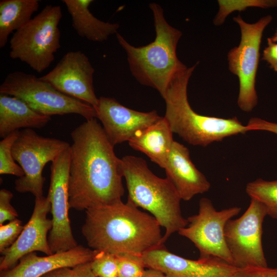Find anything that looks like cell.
Here are the masks:
<instances>
[{
	"instance_id": "6da1fadb",
	"label": "cell",
	"mask_w": 277,
	"mask_h": 277,
	"mask_svg": "<svg viewBox=\"0 0 277 277\" xmlns=\"http://www.w3.org/2000/svg\"><path fill=\"white\" fill-rule=\"evenodd\" d=\"M71 137L70 208L86 211L122 202L125 191L122 160L96 118L86 120Z\"/></svg>"
},
{
	"instance_id": "7a4b0ae2",
	"label": "cell",
	"mask_w": 277,
	"mask_h": 277,
	"mask_svg": "<svg viewBox=\"0 0 277 277\" xmlns=\"http://www.w3.org/2000/svg\"><path fill=\"white\" fill-rule=\"evenodd\" d=\"M161 227L151 214L127 201L86 210L82 233L93 250L142 255L164 245Z\"/></svg>"
},
{
	"instance_id": "3957f363",
	"label": "cell",
	"mask_w": 277,
	"mask_h": 277,
	"mask_svg": "<svg viewBox=\"0 0 277 277\" xmlns=\"http://www.w3.org/2000/svg\"><path fill=\"white\" fill-rule=\"evenodd\" d=\"M155 31L154 40L147 45L135 47L117 33L119 44L124 49L130 71L142 85L156 89L163 98L168 88L181 71L187 67L178 58L176 48L182 35L165 19L161 6L150 3Z\"/></svg>"
},
{
	"instance_id": "277c9868",
	"label": "cell",
	"mask_w": 277,
	"mask_h": 277,
	"mask_svg": "<svg viewBox=\"0 0 277 277\" xmlns=\"http://www.w3.org/2000/svg\"><path fill=\"white\" fill-rule=\"evenodd\" d=\"M197 64L180 72L163 97L166 104L164 117L172 132L191 145L206 147L227 137L249 131L247 125L236 117L223 118L203 115L192 109L188 100L187 88Z\"/></svg>"
},
{
	"instance_id": "5b68a950",
	"label": "cell",
	"mask_w": 277,
	"mask_h": 277,
	"mask_svg": "<svg viewBox=\"0 0 277 277\" xmlns=\"http://www.w3.org/2000/svg\"><path fill=\"white\" fill-rule=\"evenodd\" d=\"M121 160L127 201L148 211L165 229L164 245L172 234L188 225L181 211L182 200L171 182L155 175L142 158L126 155Z\"/></svg>"
},
{
	"instance_id": "8992f818",
	"label": "cell",
	"mask_w": 277,
	"mask_h": 277,
	"mask_svg": "<svg viewBox=\"0 0 277 277\" xmlns=\"http://www.w3.org/2000/svg\"><path fill=\"white\" fill-rule=\"evenodd\" d=\"M62 17L60 6H45L14 32L10 40V57L25 63L37 73L45 70L61 47L58 25Z\"/></svg>"
},
{
	"instance_id": "52a82bcc",
	"label": "cell",
	"mask_w": 277,
	"mask_h": 277,
	"mask_svg": "<svg viewBox=\"0 0 277 277\" xmlns=\"http://www.w3.org/2000/svg\"><path fill=\"white\" fill-rule=\"evenodd\" d=\"M0 93L19 98L45 115L77 114L86 120L96 118L93 106L62 93L32 74L9 73L0 85Z\"/></svg>"
},
{
	"instance_id": "ba28073f",
	"label": "cell",
	"mask_w": 277,
	"mask_h": 277,
	"mask_svg": "<svg viewBox=\"0 0 277 277\" xmlns=\"http://www.w3.org/2000/svg\"><path fill=\"white\" fill-rule=\"evenodd\" d=\"M233 19L240 27L241 40L239 45L228 53V68L239 79L238 106L244 111L250 112L258 101L255 81L262 38L272 16L266 15L252 24L246 22L240 15Z\"/></svg>"
},
{
	"instance_id": "9c48e42d",
	"label": "cell",
	"mask_w": 277,
	"mask_h": 277,
	"mask_svg": "<svg viewBox=\"0 0 277 277\" xmlns=\"http://www.w3.org/2000/svg\"><path fill=\"white\" fill-rule=\"evenodd\" d=\"M70 146L66 141L41 136L32 129L19 131L12 153L24 175L15 181V190L20 193H31L35 197L43 196L45 178L42 172L45 166Z\"/></svg>"
},
{
	"instance_id": "30bf717a",
	"label": "cell",
	"mask_w": 277,
	"mask_h": 277,
	"mask_svg": "<svg viewBox=\"0 0 277 277\" xmlns=\"http://www.w3.org/2000/svg\"><path fill=\"white\" fill-rule=\"evenodd\" d=\"M199 206L197 213L187 219L188 225L178 233L194 244L199 251V258H217L233 265L224 228L227 222L240 212L241 208L232 207L217 211L211 201L206 197L200 200Z\"/></svg>"
},
{
	"instance_id": "8fae6325",
	"label": "cell",
	"mask_w": 277,
	"mask_h": 277,
	"mask_svg": "<svg viewBox=\"0 0 277 277\" xmlns=\"http://www.w3.org/2000/svg\"><path fill=\"white\" fill-rule=\"evenodd\" d=\"M266 215L265 206L251 199L242 216L230 219L226 224L224 237L235 267L268 266L262 240L263 223Z\"/></svg>"
},
{
	"instance_id": "7c38bea8",
	"label": "cell",
	"mask_w": 277,
	"mask_h": 277,
	"mask_svg": "<svg viewBox=\"0 0 277 277\" xmlns=\"http://www.w3.org/2000/svg\"><path fill=\"white\" fill-rule=\"evenodd\" d=\"M70 146L52 162L47 196L51 203L52 226L48 237L53 254L70 250L78 245L74 239L69 217V176Z\"/></svg>"
},
{
	"instance_id": "4fadbf2b",
	"label": "cell",
	"mask_w": 277,
	"mask_h": 277,
	"mask_svg": "<svg viewBox=\"0 0 277 277\" xmlns=\"http://www.w3.org/2000/svg\"><path fill=\"white\" fill-rule=\"evenodd\" d=\"M94 69L81 51H71L63 55L48 73L39 77L67 95L86 103L94 109L98 103L93 86Z\"/></svg>"
},
{
	"instance_id": "5bb4252c",
	"label": "cell",
	"mask_w": 277,
	"mask_h": 277,
	"mask_svg": "<svg viewBox=\"0 0 277 277\" xmlns=\"http://www.w3.org/2000/svg\"><path fill=\"white\" fill-rule=\"evenodd\" d=\"M147 268L167 277H233L238 268L214 257L188 259L169 251L164 245L142 255Z\"/></svg>"
},
{
	"instance_id": "9a60e30c",
	"label": "cell",
	"mask_w": 277,
	"mask_h": 277,
	"mask_svg": "<svg viewBox=\"0 0 277 277\" xmlns=\"http://www.w3.org/2000/svg\"><path fill=\"white\" fill-rule=\"evenodd\" d=\"M51 210L48 196L35 197L33 212L15 243L4 251L0 263L1 271L8 270L25 255L40 251L47 255L53 254L47 235L52 226V220L47 218Z\"/></svg>"
},
{
	"instance_id": "2e32d148",
	"label": "cell",
	"mask_w": 277,
	"mask_h": 277,
	"mask_svg": "<svg viewBox=\"0 0 277 277\" xmlns=\"http://www.w3.org/2000/svg\"><path fill=\"white\" fill-rule=\"evenodd\" d=\"M96 118L111 144L129 142L137 133L152 125L162 116L155 110L144 112L132 110L114 98L101 96L95 108Z\"/></svg>"
},
{
	"instance_id": "e0dca14e",
	"label": "cell",
	"mask_w": 277,
	"mask_h": 277,
	"mask_svg": "<svg viewBox=\"0 0 277 277\" xmlns=\"http://www.w3.org/2000/svg\"><path fill=\"white\" fill-rule=\"evenodd\" d=\"M97 252L77 245L70 250L45 256L31 252L22 257L16 266L1 271L0 277H42L58 268L72 267L91 262Z\"/></svg>"
},
{
	"instance_id": "ac0fdd59",
	"label": "cell",
	"mask_w": 277,
	"mask_h": 277,
	"mask_svg": "<svg viewBox=\"0 0 277 277\" xmlns=\"http://www.w3.org/2000/svg\"><path fill=\"white\" fill-rule=\"evenodd\" d=\"M166 177L173 184L182 200L207 192L210 184L191 161L189 149L174 141L166 165Z\"/></svg>"
},
{
	"instance_id": "d6986e66",
	"label": "cell",
	"mask_w": 277,
	"mask_h": 277,
	"mask_svg": "<svg viewBox=\"0 0 277 277\" xmlns=\"http://www.w3.org/2000/svg\"><path fill=\"white\" fill-rule=\"evenodd\" d=\"M51 120L31 108L21 99L0 94V136L4 138L21 128H41Z\"/></svg>"
},
{
	"instance_id": "ffe728a7",
	"label": "cell",
	"mask_w": 277,
	"mask_h": 277,
	"mask_svg": "<svg viewBox=\"0 0 277 277\" xmlns=\"http://www.w3.org/2000/svg\"><path fill=\"white\" fill-rule=\"evenodd\" d=\"M173 132L164 117L137 133L129 142L131 147L146 155L164 169L174 142Z\"/></svg>"
},
{
	"instance_id": "44dd1931",
	"label": "cell",
	"mask_w": 277,
	"mask_h": 277,
	"mask_svg": "<svg viewBox=\"0 0 277 277\" xmlns=\"http://www.w3.org/2000/svg\"><path fill=\"white\" fill-rule=\"evenodd\" d=\"M71 16L72 25L82 37L96 42L106 41L110 36L117 33L120 26L117 23L102 21L95 17L89 7L92 0H63Z\"/></svg>"
},
{
	"instance_id": "7402d4cb",
	"label": "cell",
	"mask_w": 277,
	"mask_h": 277,
	"mask_svg": "<svg viewBox=\"0 0 277 277\" xmlns=\"http://www.w3.org/2000/svg\"><path fill=\"white\" fill-rule=\"evenodd\" d=\"M39 7L38 0L0 1V48L7 44L9 36L26 25Z\"/></svg>"
},
{
	"instance_id": "603a6c76",
	"label": "cell",
	"mask_w": 277,
	"mask_h": 277,
	"mask_svg": "<svg viewBox=\"0 0 277 277\" xmlns=\"http://www.w3.org/2000/svg\"><path fill=\"white\" fill-rule=\"evenodd\" d=\"M246 192L251 199L258 201L265 206L267 215L277 220V180L256 179L247 184Z\"/></svg>"
},
{
	"instance_id": "cb8c5ba5",
	"label": "cell",
	"mask_w": 277,
	"mask_h": 277,
	"mask_svg": "<svg viewBox=\"0 0 277 277\" xmlns=\"http://www.w3.org/2000/svg\"><path fill=\"white\" fill-rule=\"evenodd\" d=\"M219 10L213 20L215 25H222L226 17L235 11H242L249 7L270 8L277 7V0H219Z\"/></svg>"
},
{
	"instance_id": "d4e9b609",
	"label": "cell",
	"mask_w": 277,
	"mask_h": 277,
	"mask_svg": "<svg viewBox=\"0 0 277 277\" xmlns=\"http://www.w3.org/2000/svg\"><path fill=\"white\" fill-rule=\"evenodd\" d=\"M19 131L10 133L0 142V174L15 175L18 177L24 175L21 167L15 163L12 153L13 145L16 140Z\"/></svg>"
},
{
	"instance_id": "484cf974",
	"label": "cell",
	"mask_w": 277,
	"mask_h": 277,
	"mask_svg": "<svg viewBox=\"0 0 277 277\" xmlns=\"http://www.w3.org/2000/svg\"><path fill=\"white\" fill-rule=\"evenodd\" d=\"M118 277H143L146 268L142 255L125 253L115 255Z\"/></svg>"
},
{
	"instance_id": "4316f807",
	"label": "cell",
	"mask_w": 277,
	"mask_h": 277,
	"mask_svg": "<svg viewBox=\"0 0 277 277\" xmlns=\"http://www.w3.org/2000/svg\"><path fill=\"white\" fill-rule=\"evenodd\" d=\"M91 267L96 277H118L116 257L111 253L98 251Z\"/></svg>"
},
{
	"instance_id": "83f0119b",
	"label": "cell",
	"mask_w": 277,
	"mask_h": 277,
	"mask_svg": "<svg viewBox=\"0 0 277 277\" xmlns=\"http://www.w3.org/2000/svg\"><path fill=\"white\" fill-rule=\"evenodd\" d=\"M24 225L16 219L5 225H0V252L2 253L11 247L21 233Z\"/></svg>"
},
{
	"instance_id": "f1b7e54d",
	"label": "cell",
	"mask_w": 277,
	"mask_h": 277,
	"mask_svg": "<svg viewBox=\"0 0 277 277\" xmlns=\"http://www.w3.org/2000/svg\"><path fill=\"white\" fill-rule=\"evenodd\" d=\"M42 277H96L93 274L91 262L77 265L72 267L55 269Z\"/></svg>"
},
{
	"instance_id": "f546056e",
	"label": "cell",
	"mask_w": 277,
	"mask_h": 277,
	"mask_svg": "<svg viewBox=\"0 0 277 277\" xmlns=\"http://www.w3.org/2000/svg\"><path fill=\"white\" fill-rule=\"evenodd\" d=\"M13 193L9 190L2 189L0 190V225L5 221H11L18 216V213L11 204Z\"/></svg>"
},
{
	"instance_id": "4dcf8cb0",
	"label": "cell",
	"mask_w": 277,
	"mask_h": 277,
	"mask_svg": "<svg viewBox=\"0 0 277 277\" xmlns=\"http://www.w3.org/2000/svg\"><path fill=\"white\" fill-rule=\"evenodd\" d=\"M233 277H277V268L250 266L238 268Z\"/></svg>"
},
{
	"instance_id": "1f68e13d",
	"label": "cell",
	"mask_w": 277,
	"mask_h": 277,
	"mask_svg": "<svg viewBox=\"0 0 277 277\" xmlns=\"http://www.w3.org/2000/svg\"><path fill=\"white\" fill-rule=\"evenodd\" d=\"M262 60L270 69L277 72V43L273 42L270 37L267 38V45L263 50Z\"/></svg>"
},
{
	"instance_id": "d6a6232c",
	"label": "cell",
	"mask_w": 277,
	"mask_h": 277,
	"mask_svg": "<svg viewBox=\"0 0 277 277\" xmlns=\"http://www.w3.org/2000/svg\"><path fill=\"white\" fill-rule=\"evenodd\" d=\"M247 126L250 131L261 130L272 132L277 135V123L269 122L259 117H251Z\"/></svg>"
},
{
	"instance_id": "836d02e7",
	"label": "cell",
	"mask_w": 277,
	"mask_h": 277,
	"mask_svg": "<svg viewBox=\"0 0 277 277\" xmlns=\"http://www.w3.org/2000/svg\"><path fill=\"white\" fill-rule=\"evenodd\" d=\"M143 277H167L161 272L152 269L147 268Z\"/></svg>"
},
{
	"instance_id": "e575fe53",
	"label": "cell",
	"mask_w": 277,
	"mask_h": 277,
	"mask_svg": "<svg viewBox=\"0 0 277 277\" xmlns=\"http://www.w3.org/2000/svg\"><path fill=\"white\" fill-rule=\"evenodd\" d=\"M271 40L275 43H277V28L275 30V31L274 34L270 37Z\"/></svg>"
}]
</instances>
